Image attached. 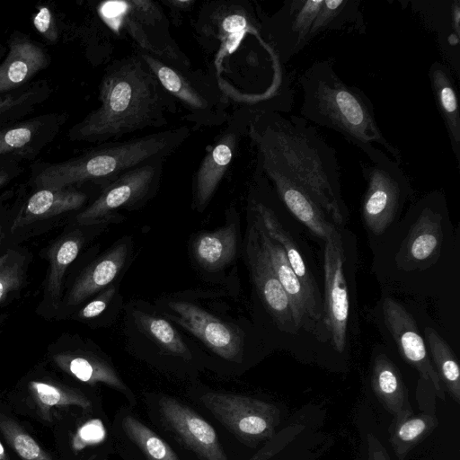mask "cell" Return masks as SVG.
<instances>
[{"mask_svg":"<svg viewBox=\"0 0 460 460\" xmlns=\"http://www.w3.org/2000/svg\"><path fill=\"white\" fill-rule=\"evenodd\" d=\"M247 136L257 151L256 171L270 182L284 208L324 242L335 225L345 226L335 149L301 116L254 115Z\"/></svg>","mask_w":460,"mask_h":460,"instance_id":"cell-1","label":"cell"},{"mask_svg":"<svg viewBox=\"0 0 460 460\" xmlns=\"http://www.w3.org/2000/svg\"><path fill=\"white\" fill-rule=\"evenodd\" d=\"M100 105L71 130V138L103 144L146 128L164 127L179 105L139 52L116 59L99 85Z\"/></svg>","mask_w":460,"mask_h":460,"instance_id":"cell-2","label":"cell"},{"mask_svg":"<svg viewBox=\"0 0 460 460\" xmlns=\"http://www.w3.org/2000/svg\"><path fill=\"white\" fill-rule=\"evenodd\" d=\"M298 84L303 119L339 133L367 156L378 145L402 165V154L383 134L371 100L337 75L332 59L314 62L299 76Z\"/></svg>","mask_w":460,"mask_h":460,"instance_id":"cell-3","label":"cell"},{"mask_svg":"<svg viewBox=\"0 0 460 460\" xmlns=\"http://www.w3.org/2000/svg\"><path fill=\"white\" fill-rule=\"evenodd\" d=\"M187 125L123 141L100 145L67 161L45 167L35 178L41 189H66L93 181L102 187L125 172L157 160L167 159L190 136Z\"/></svg>","mask_w":460,"mask_h":460,"instance_id":"cell-4","label":"cell"},{"mask_svg":"<svg viewBox=\"0 0 460 460\" xmlns=\"http://www.w3.org/2000/svg\"><path fill=\"white\" fill-rule=\"evenodd\" d=\"M256 9L260 37L282 66L321 34L367 31L359 0H286L270 16Z\"/></svg>","mask_w":460,"mask_h":460,"instance_id":"cell-5","label":"cell"},{"mask_svg":"<svg viewBox=\"0 0 460 460\" xmlns=\"http://www.w3.org/2000/svg\"><path fill=\"white\" fill-rule=\"evenodd\" d=\"M357 239L336 226L323 242V293L322 331L318 345L345 355L350 345L356 319Z\"/></svg>","mask_w":460,"mask_h":460,"instance_id":"cell-6","label":"cell"},{"mask_svg":"<svg viewBox=\"0 0 460 460\" xmlns=\"http://www.w3.org/2000/svg\"><path fill=\"white\" fill-rule=\"evenodd\" d=\"M140 54L164 88L186 111L184 119L193 123V128L219 126L227 121L230 99L213 73L179 69Z\"/></svg>","mask_w":460,"mask_h":460,"instance_id":"cell-7","label":"cell"},{"mask_svg":"<svg viewBox=\"0 0 460 460\" xmlns=\"http://www.w3.org/2000/svg\"><path fill=\"white\" fill-rule=\"evenodd\" d=\"M367 157L369 163H360L366 182L361 218L367 234L377 238L395 226L412 188L401 165L380 148Z\"/></svg>","mask_w":460,"mask_h":460,"instance_id":"cell-8","label":"cell"},{"mask_svg":"<svg viewBox=\"0 0 460 460\" xmlns=\"http://www.w3.org/2000/svg\"><path fill=\"white\" fill-rule=\"evenodd\" d=\"M406 217L411 225L396 252V266L403 271L428 270L444 248L443 223L448 219L445 195L438 190L428 193L409 208Z\"/></svg>","mask_w":460,"mask_h":460,"instance_id":"cell-9","label":"cell"},{"mask_svg":"<svg viewBox=\"0 0 460 460\" xmlns=\"http://www.w3.org/2000/svg\"><path fill=\"white\" fill-rule=\"evenodd\" d=\"M115 19L138 47V52L154 57L179 69H191V63L170 32L169 20L160 4L152 0L117 2Z\"/></svg>","mask_w":460,"mask_h":460,"instance_id":"cell-10","label":"cell"},{"mask_svg":"<svg viewBox=\"0 0 460 460\" xmlns=\"http://www.w3.org/2000/svg\"><path fill=\"white\" fill-rule=\"evenodd\" d=\"M199 401L246 446L255 447L276 435L280 415L272 403L243 394L214 391L203 394Z\"/></svg>","mask_w":460,"mask_h":460,"instance_id":"cell-11","label":"cell"},{"mask_svg":"<svg viewBox=\"0 0 460 460\" xmlns=\"http://www.w3.org/2000/svg\"><path fill=\"white\" fill-rule=\"evenodd\" d=\"M255 181L257 185L252 188L250 209L258 217L267 234L280 244L291 269L302 283L314 308L323 317V292L316 279L313 261L300 242L279 219L277 210L270 202L273 189L268 180L256 171Z\"/></svg>","mask_w":460,"mask_h":460,"instance_id":"cell-12","label":"cell"},{"mask_svg":"<svg viewBox=\"0 0 460 460\" xmlns=\"http://www.w3.org/2000/svg\"><path fill=\"white\" fill-rule=\"evenodd\" d=\"M374 312L379 328L395 345L402 358L419 372L422 380L430 383L438 398L444 401L443 385L412 315L389 294L382 296Z\"/></svg>","mask_w":460,"mask_h":460,"instance_id":"cell-13","label":"cell"},{"mask_svg":"<svg viewBox=\"0 0 460 460\" xmlns=\"http://www.w3.org/2000/svg\"><path fill=\"white\" fill-rule=\"evenodd\" d=\"M193 28L204 49L219 52H226L246 34L260 35L257 12L247 0L204 3Z\"/></svg>","mask_w":460,"mask_h":460,"instance_id":"cell-14","label":"cell"},{"mask_svg":"<svg viewBox=\"0 0 460 460\" xmlns=\"http://www.w3.org/2000/svg\"><path fill=\"white\" fill-rule=\"evenodd\" d=\"M166 159L130 169L102 187L98 198L77 217L82 225L111 220L122 208L146 201L158 188Z\"/></svg>","mask_w":460,"mask_h":460,"instance_id":"cell-15","label":"cell"},{"mask_svg":"<svg viewBox=\"0 0 460 460\" xmlns=\"http://www.w3.org/2000/svg\"><path fill=\"white\" fill-rule=\"evenodd\" d=\"M261 113L241 107L229 116L224 130L215 137L193 176V201L204 209L226 174L243 136L247 135L252 118Z\"/></svg>","mask_w":460,"mask_h":460,"instance_id":"cell-16","label":"cell"},{"mask_svg":"<svg viewBox=\"0 0 460 460\" xmlns=\"http://www.w3.org/2000/svg\"><path fill=\"white\" fill-rule=\"evenodd\" d=\"M245 241L248 266L261 301L279 332L296 341V338L302 333L296 326L292 305L259 241L252 220Z\"/></svg>","mask_w":460,"mask_h":460,"instance_id":"cell-17","label":"cell"},{"mask_svg":"<svg viewBox=\"0 0 460 460\" xmlns=\"http://www.w3.org/2000/svg\"><path fill=\"white\" fill-rule=\"evenodd\" d=\"M259 241L281 286L287 293L294 312L296 323L302 334L312 335L319 344L322 331V317L312 304L302 283L291 269L284 250L271 238L258 217L251 210Z\"/></svg>","mask_w":460,"mask_h":460,"instance_id":"cell-18","label":"cell"},{"mask_svg":"<svg viewBox=\"0 0 460 460\" xmlns=\"http://www.w3.org/2000/svg\"><path fill=\"white\" fill-rule=\"evenodd\" d=\"M165 314L178 324L199 339L219 357L235 361L243 354V341L240 333L228 323L185 301H171Z\"/></svg>","mask_w":460,"mask_h":460,"instance_id":"cell-19","label":"cell"},{"mask_svg":"<svg viewBox=\"0 0 460 460\" xmlns=\"http://www.w3.org/2000/svg\"><path fill=\"white\" fill-rule=\"evenodd\" d=\"M159 411L165 424L201 460H227L215 429L180 401L164 396Z\"/></svg>","mask_w":460,"mask_h":460,"instance_id":"cell-20","label":"cell"},{"mask_svg":"<svg viewBox=\"0 0 460 460\" xmlns=\"http://www.w3.org/2000/svg\"><path fill=\"white\" fill-rule=\"evenodd\" d=\"M411 12L424 27L435 33L445 64L460 77V1L408 0Z\"/></svg>","mask_w":460,"mask_h":460,"instance_id":"cell-21","label":"cell"},{"mask_svg":"<svg viewBox=\"0 0 460 460\" xmlns=\"http://www.w3.org/2000/svg\"><path fill=\"white\" fill-rule=\"evenodd\" d=\"M49 65L46 51L25 35L12 36L9 50L0 64V93L15 90Z\"/></svg>","mask_w":460,"mask_h":460,"instance_id":"cell-22","label":"cell"},{"mask_svg":"<svg viewBox=\"0 0 460 460\" xmlns=\"http://www.w3.org/2000/svg\"><path fill=\"white\" fill-rule=\"evenodd\" d=\"M370 382L376 397L393 417L413 413L401 372L383 351L373 356Z\"/></svg>","mask_w":460,"mask_h":460,"instance_id":"cell-23","label":"cell"},{"mask_svg":"<svg viewBox=\"0 0 460 460\" xmlns=\"http://www.w3.org/2000/svg\"><path fill=\"white\" fill-rule=\"evenodd\" d=\"M428 76L437 109L448 136L452 153L460 168V113L453 73L445 64L435 61L429 68Z\"/></svg>","mask_w":460,"mask_h":460,"instance_id":"cell-24","label":"cell"},{"mask_svg":"<svg viewBox=\"0 0 460 460\" xmlns=\"http://www.w3.org/2000/svg\"><path fill=\"white\" fill-rule=\"evenodd\" d=\"M128 247L120 243L89 266L72 288L68 304L75 305L112 282L128 257Z\"/></svg>","mask_w":460,"mask_h":460,"instance_id":"cell-25","label":"cell"},{"mask_svg":"<svg viewBox=\"0 0 460 460\" xmlns=\"http://www.w3.org/2000/svg\"><path fill=\"white\" fill-rule=\"evenodd\" d=\"M87 196L69 189H40L27 201L13 224L12 231L32 221L81 208Z\"/></svg>","mask_w":460,"mask_h":460,"instance_id":"cell-26","label":"cell"},{"mask_svg":"<svg viewBox=\"0 0 460 460\" xmlns=\"http://www.w3.org/2000/svg\"><path fill=\"white\" fill-rule=\"evenodd\" d=\"M192 248L194 257L202 268L210 271L222 270L236 254L237 230L234 222L198 235Z\"/></svg>","mask_w":460,"mask_h":460,"instance_id":"cell-27","label":"cell"},{"mask_svg":"<svg viewBox=\"0 0 460 460\" xmlns=\"http://www.w3.org/2000/svg\"><path fill=\"white\" fill-rule=\"evenodd\" d=\"M56 363L64 371L81 382L95 385L102 383L125 394L131 404L135 398L115 369L105 361L87 355L61 354L55 356Z\"/></svg>","mask_w":460,"mask_h":460,"instance_id":"cell-28","label":"cell"},{"mask_svg":"<svg viewBox=\"0 0 460 460\" xmlns=\"http://www.w3.org/2000/svg\"><path fill=\"white\" fill-rule=\"evenodd\" d=\"M438 426V420L433 411L393 417L388 429L389 442L398 459L404 460Z\"/></svg>","mask_w":460,"mask_h":460,"instance_id":"cell-29","label":"cell"},{"mask_svg":"<svg viewBox=\"0 0 460 460\" xmlns=\"http://www.w3.org/2000/svg\"><path fill=\"white\" fill-rule=\"evenodd\" d=\"M425 344L431 363L450 397L460 403V369L447 342L432 327L424 329Z\"/></svg>","mask_w":460,"mask_h":460,"instance_id":"cell-30","label":"cell"},{"mask_svg":"<svg viewBox=\"0 0 460 460\" xmlns=\"http://www.w3.org/2000/svg\"><path fill=\"white\" fill-rule=\"evenodd\" d=\"M50 121L47 118H35L15 123L0 129V155L7 154L23 155L42 144L43 132L50 131Z\"/></svg>","mask_w":460,"mask_h":460,"instance_id":"cell-31","label":"cell"},{"mask_svg":"<svg viewBox=\"0 0 460 460\" xmlns=\"http://www.w3.org/2000/svg\"><path fill=\"white\" fill-rule=\"evenodd\" d=\"M128 438L143 452L147 460H180L172 448L152 429L132 415L122 419Z\"/></svg>","mask_w":460,"mask_h":460,"instance_id":"cell-32","label":"cell"},{"mask_svg":"<svg viewBox=\"0 0 460 460\" xmlns=\"http://www.w3.org/2000/svg\"><path fill=\"white\" fill-rule=\"evenodd\" d=\"M135 318L141 330L166 352L189 358L186 344L168 321L142 312H137Z\"/></svg>","mask_w":460,"mask_h":460,"instance_id":"cell-33","label":"cell"},{"mask_svg":"<svg viewBox=\"0 0 460 460\" xmlns=\"http://www.w3.org/2000/svg\"><path fill=\"white\" fill-rule=\"evenodd\" d=\"M29 389L45 418L49 416V408L54 406L74 405L88 409L92 405L91 401L84 394L53 384L31 381Z\"/></svg>","mask_w":460,"mask_h":460,"instance_id":"cell-34","label":"cell"},{"mask_svg":"<svg viewBox=\"0 0 460 460\" xmlns=\"http://www.w3.org/2000/svg\"><path fill=\"white\" fill-rule=\"evenodd\" d=\"M0 431L21 460H52V457L16 421L0 413Z\"/></svg>","mask_w":460,"mask_h":460,"instance_id":"cell-35","label":"cell"},{"mask_svg":"<svg viewBox=\"0 0 460 460\" xmlns=\"http://www.w3.org/2000/svg\"><path fill=\"white\" fill-rule=\"evenodd\" d=\"M81 240L73 237L65 240L57 249L51 262L49 279V291L54 296H59L62 278L69 264H71L80 251Z\"/></svg>","mask_w":460,"mask_h":460,"instance_id":"cell-36","label":"cell"},{"mask_svg":"<svg viewBox=\"0 0 460 460\" xmlns=\"http://www.w3.org/2000/svg\"><path fill=\"white\" fill-rule=\"evenodd\" d=\"M22 256L16 252L0 256V302L22 284Z\"/></svg>","mask_w":460,"mask_h":460,"instance_id":"cell-37","label":"cell"},{"mask_svg":"<svg viewBox=\"0 0 460 460\" xmlns=\"http://www.w3.org/2000/svg\"><path fill=\"white\" fill-rule=\"evenodd\" d=\"M303 429L304 426L298 424L284 428L270 440L267 441L263 447L247 460H268L282 450L298 434H300Z\"/></svg>","mask_w":460,"mask_h":460,"instance_id":"cell-38","label":"cell"},{"mask_svg":"<svg viewBox=\"0 0 460 460\" xmlns=\"http://www.w3.org/2000/svg\"><path fill=\"white\" fill-rule=\"evenodd\" d=\"M38 93L31 89L18 93H8L0 96V118L15 115L16 111L29 108L35 102Z\"/></svg>","mask_w":460,"mask_h":460,"instance_id":"cell-39","label":"cell"},{"mask_svg":"<svg viewBox=\"0 0 460 460\" xmlns=\"http://www.w3.org/2000/svg\"><path fill=\"white\" fill-rule=\"evenodd\" d=\"M32 23L39 33L49 42H56L58 38V26L52 12L41 6L32 17Z\"/></svg>","mask_w":460,"mask_h":460,"instance_id":"cell-40","label":"cell"},{"mask_svg":"<svg viewBox=\"0 0 460 460\" xmlns=\"http://www.w3.org/2000/svg\"><path fill=\"white\" fill-rule=\"evenodd\" d=\"M102 436V429L98 420H92L82 426L73 438L72 446L80 450L100 440Z\"/></svg>","mask_w":460,"mask_h":460,"instance_id":"cell-41","label":"cell"},{"mask_svg":"<svg viewBox=\"0 0 460 460\" xmlns=\"http://www.w3.org/2000/svg\"><path fill=\"white\" fill-rule=\"evenodd\" d=\"M115 293V288H109L102 292L96 299L88 303L81 311L84 318H93L101 314L107 307L108 303Z\"/></svg>","mask_w":460,"mask_h":460,"instance_id":"cell-42","label":"cell"},{"mask_svg":"<svg viewBox=\"0 0 460 460\" xmlns=\"http://www.w3.org/2000/svg\"><path fill=\"white\" fill-rule=\"evenodd\" d=\"M367 460H392L384 445L373 434L367 436Z\"/></svg>","mask_w":460,"mask_h":460,"instance_id":"cell-43","label":"cell"},{"mask_svg":"<svg viewBox=\"0 0 460 460\" xmlns=\"http://www.w3.org/2000/svg\"><path fill=\"white\" fill-rule=\"evenodd\" d=\"M168 7L170 10V14L174 25H179L181 21L179 16L184 13L186 11L190 10L192 5L195 4L194 0H162L160 2Z\"/></svg>","mask_w":460,"mask_h":460,"instance_id":"cell-44","label":"cell"},{"mask_svg":"<svg viewBox=\"0 0 460 460\" xmlns=\"http://www.w3.org/2000/svg\"><path fill=\"white\" fill-rule=\"evenodd\" d=\"M8 173L4 170H0V187L8 181Z\"/></svg>","mask_w":460,"mask_h":460,"instance_id":"cell-45","label":"cell"},{"mask_svg":"<svg viewBox=\"0 0 460 460\" xmlns=\"http://www.w3.org/2000/svg\"><path fill=\"white\" fill-rule=\"evenodd\" d=\"M0 460H9L1 442H0Z\"/></svg>","mask_w":460,"mask_h":460,"instance_id":"cell-46","label":"cell"},{"mask_svg":"<svg viewBox=\"0 0 460 460\" xmlns=\"http://www.w3.org/2000/svg\"><path fill=\"white\" fill-rule=\"evenodd\" d=\"M86 460H93V459H86Z\"/></svg>","mask_w":460,"mask_h":460,"instance_id":"cell-47","label":"cell"},{"mask_svg":"<svg viewBox=\"0 0 460 460\" xmlns=\"http://www.w3.org/2000/svg\"><path fill=\"white\" fill-rule=\"evenodd\" d=\"M0 235H1V230H0Z\"/></svg>","mask_w":460,"mask_h":460,"instance_id":"cell-48","label":"cell"},{"mask_svg":"<svg viewBox=\"0 0 460 460\" xmlns=\"http://www.w3.org/2000/svg\"><path fill=\"white\" fill-rule=\"evenodd\" d=\"M0 49H2V48H0Z\"/></svg>","mask_w":460,"mask_h":460,"instance_id":"cell-49","label":"cell"}]
</instances>
